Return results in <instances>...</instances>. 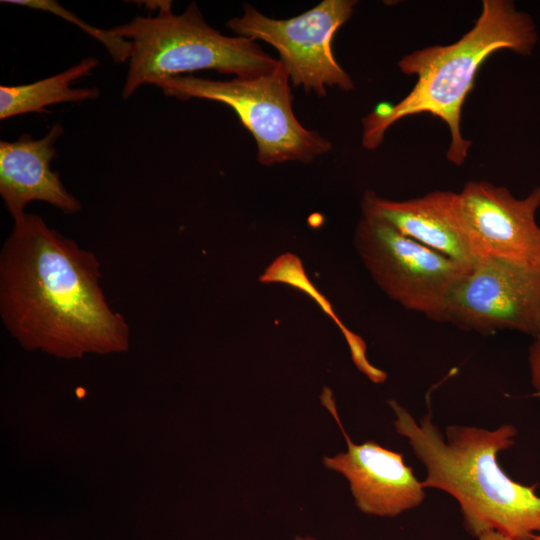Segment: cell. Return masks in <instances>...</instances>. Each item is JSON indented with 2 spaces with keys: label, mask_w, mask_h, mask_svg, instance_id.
<instances>
[{
  "label": "cell",
  "mask_w": 540,
  "mask_h": 540,
  "mask_svg": "<svg viewBox=\"0 0 540 540\" xmlns=\"http://www.w3.org/2000/svg\"><path fill=\"white\" fill-rule=\"evenodd\" d=\"M532 540H540V535H535Z\"/></svg>",
  "instance_id": "obj_18"
},
{
  "label": "cell",
  "mask_w": 540,
  "mask_h": 540,
  "mask_svg": "<svg viewBox=\"0 0 540 540\" xmlns=\"http://www.w3.org/2000/svg\"><path fill=\"white\" fill-rule=\"evenodd\" d=\"M356 3L323 0L289 19L269 18L244 4L242 16L230 19L226 25L237 36L273 46L294 86L325 96L327 87L336 86L346 92L354 89L353 80L334 57L332 42L336 31L350 19Z\"/></svg>",
  "instance_id": "obj_7"
},
{
  "label": "cell",
  "mask_w": 540,
  "mask_h": 540,
  "mask_svg": "<svg viewBox=\"0 0 540 540\" xmlns=\"http://www.w3.org/2000/svg\"><path fill=\"white\" fill-rule=\"evenodd\" d=\"M55 123L39 139L23 133L17 140L0 142V195L13 218L20 219L33 201L46 202L65 214H76L81 202L67 191L57 171L51 170L56 141L63 134Z\"/></svg>",
  "instance_id": "obj_11"
},
{
  "label": "cell",
  "mask_w": 540,
  "mask_h": 540,
  "mask_svg": "<svg viewBox=\"0 0 540 540\" xmlns=\"http://www.w3.org/2000/svg\"><path fill=\"white\" fill-rule=\"evenodd\" d=\"M529 368L531 376V384L536 396L540 400V331L533 337L532 344L529 348Z\"/></svg>",
  "instance_id": "obj_15"
},
{
  "label": "cell",
  "mask_w": 540,
  "mask_h": 540,
  "mask_svg": "<svg viewBox=\"0 0 540 540\" xmlns=\"http://www.w3.org/2000/svg\"><path fill=\"white\" fill-rule=\"evenodd\" d=\"M99 65L95 57L82 59L76 65L53 76L22 85L0 86V119L30 112H45V107L64 102L95 100L99 89L72 88L71 84L91 74Z\"/></svg>",
  "instance_id": "obj_13"
},
{
  "label": "cell",
  "mask_w": 540,
  "mask_h": 540,
  "mask_svg": "<svg viewBox=\"0 0 540 540\" xmlns=\"http://www.w3.org/2000/svg\"><path fill=\"white\" fill-rule=\"evenodd\" d=\"M4 3H10L13 5L25 6L37 10L46 11L52 13L58 17L65 19L77 26L90 36L101 42L108 53L116 63H122L129 60L131 52V44L128 40L121 38L111 30H103L93 26H90L80 18H78L72 12L66 10L61 4L53 0H4Z\"/></svg>",
  "instance_id": "obj_14"
},
{
  "label": "cell",
  "mask_w": 540,
  "mask_h": 540,
  "mask_svg": "<svg viewBox=\"0 0 540 540\" xmlns=\"http://www.w3.org/2000/svg\"><path fill=\"white\" fill-rule=\"evenodd\" d=\"M354 246L377 286L393 301L426 318L447 323L450 294L470 267L362 216Z\"/></svg>",
  "instance_id": "obj_6"
},
{
  "label": "cell",
  "mask_w": 540,
  "mask_h": 540,
  "mask_svg": "<svg viewBox=\"0 0 540 540\" xmlns=\"http://www.w3.org/2000/svg\"><path fill=\"white\" fill-rule=\"evenodd\" d=\"M110 30L131 44L124 99L143 85L188 72L216 70L247 78L266 74L278 64L257 41L226 36L208 25L195 2L175 14L171 1H158L155 16H137Z\"/></svg>",
  "instance_id": "obj_4"
},
{
  "label": "cell",
  "mask_w": 540,
  "mask_h": 540,
  "mask_svg": "<svg viewBox=\"0 0 540 540\" xmlns=\"http://www.w3.org/2000/svg\"><path fill=\"white\" fill-rule=\"evenodd\" d=\"M293 540H316V539L309 536H297Z\"/></svg>",
  "instance_id": "obj_17"
},
{
  "label": "cell",
  "mask_w": 540,
  "mask_h": 540,
  "mask_svg": "<svg viewBox=\"0 0 540 540\" xmlns=\"http://www.w3.org/2000/svg\"><path fill=\"white\" fill-rule=\"evenodd\" d=\"M447 323L489 335L540 331V271L494 258L476 259L453 288Z\"/></svg>",
  "instance_id": "obj_8"
},
{
  "label": "cell",
  "mask_w": 540,
  "mask_h": 540,
  "mask_svg": "<svg viewBox=\"0 0 540 540\" xmlns=\"http://www.w3.org/2000/svg\"><path fill=\"white\" fill-rule=\"evenodd\" d=\"M96 255L38 215L14 221L0 251V316L27 349L61 357L127 349L130 328L109 305Z\"/></svg>",
  "instance_id": "obj_1"
},
{
  "label": "cell",
  "mask_w": 540,
  "mask_h": 540,
  "mask_svg": "<svg viewBox=\"0 0 540 540\" xmlns=\"http://www.w3.org/2000/svg\"><path fill=\"white\" fill-rule=\"evenodd\" d=\"M478 540H516L496 531L486 532L478 537Z\"/></svg>",
  "instance_id": "obj_16"
},
{
  "label": "cell",
  "mask_w": 540,
  "mask_h": 540,
  "mask_svg": "<svg viewBox=\"0 0 540 540\" xmlns=\"http://www.w3.org/2000/svg\"><path fill=\"white\" fill-rule=\"evenodd\" d=\"M155 86L179 100L198 98L229 106L254 137L262 165L286 161L307 164L332 149L328 139L308 130L296 118L290 76L279 59L272 71L255 77L223 81L180 75L160 80Z\"/></svg>",
  "instance_id": "obj_5"
},
{
  "label": "cell",
  "mask_w": 540,
  "mask_h": 540,
  "mask_svg": "<svg viewBox=\"0 0 540 540\" xmlns=\"http://www.w3.org/2000/svg\"><path fill=\"white\" fill-rule=\"evenodd\" d=\"M321 401L337 421L347 451L323 458L324 466L341 474L349 483L357 508L378 517H396L419 506L425 488L403 460V454L374 441L355 444L341 425L331 392L325 389Z\"/></svg>",
  "instance_id": "obj_10"
},
{
  "label": "cell",
  "mask_w": 540,
  "mask_h": 540,
  "mask_svg": "<svg viewBox=\"0 0 540 540\" xmlns=\"http://www.w3.org/2000/svg\"><path fill=\"white\" fill-rule=\"evenodd\" d=\"M388 403L395 415V431L426 469L422 486L451 495L472 536L496 531L516 540H532L540 535L536 486L514 481L498 461V454L515 442V426L506 423L489 430L450 425L444 436L432 414L417 421L397 401Z\"/></svg>",
  "instance_id": "obj_2"
},
{
  "label": "cell",
  "mask_w": 540,
  "mask_h": 540,
  "mask_svg": "<svg viewBox=\"0 0 540 540\" xmlns=\"http://www.w3.org/2000/svg\"><path fill=\"white\" fill-rule=\"evenodd\" d=\"M457 207L472 254L540 271V187L524 198L487 181H469Z\"/></svg>",
  "instance_id": "obj_9"
},
{
  "label": "cell",
  "mask_w": 540,
  "mask_h": 540,
  "mask_svg": "<svg viewBox=\"0 0 540 540\" xmlns=\"http://www.w3.org/2000/svg\"><path fill=\"white\" fill-rule=\"evenodd\" d=\"M362 216L381 220L402 235L470 267L475 258L461 222L457 193L436 190L407 200H390L367 191Z\"/></svg>",
  "instance_id": "obj_12"
},
{
  "label": "cell",
  "mask_w": 540,
  "mask_h": 540,
  "mask_svg": "<svg viewBox=\"0 0 540 540\" xmlns=\"http://www.w3.org/2000/svg\"><path fill=\"white\" fill-rule=\"evenodd\" d=\"M536 43V26L529 14L517 10L512 1L484 0L474 26L459 40L428 46L399 60V69L406 75H415L416 83L397 104H382L362 119L363 147L376 149L394 123L428 113L448 126L451 141L447 159L462 165L472 142L462 136L461 111L481 65L503 49L528 55Z\"/></svg>",
  "instance_id": "obj_3"
}]
</instances>
